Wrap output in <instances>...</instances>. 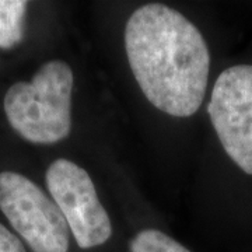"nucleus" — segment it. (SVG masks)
I'll list each match as a JSON object with an SVG mask.
<instances>
[{"label":"nucleus","mask_w":252,"mask_h":252,"mask_svg":"<svg viewBox=\"0 0 252 252\" xmlns=\"http://www.w3.org/2000/svg\"><path fill=\"white\" fill-rule=\"evenodd\" d=\"M0 252H27L23 243L0 223Z\"/></svg>","instance_id":"obj_8"},{"label":"nucleus","mask_w":252,"mask_h":252,"mask_svg":"<svg viewBox=\"0 0 252 252\" xmlns=\"http://www.w3.org/2000/svg\"><path fill=\"white\" fill-rule=\"evenodd\" d=\"M129 250L130 252H190L170 235L154 228L137 233L129 244Z\"/></svg>","instance_id":"obj_7"},{"label":"nucleus","mask_w":252,"mask_h":252,"mask_svg":"<svg viewBox=\"0 0 252 252\" xmlns=\"http://www.w3.org/2000/svg\"><path fill=\"white\" fill-rule=\"evenodd\" d=\"M73 72L62 61L39 67L30 83L20 81L4 95V112L11 127L31 143L52 144L72 129Z\"/></svg>","instance_id":"obj_2"},{"label":"nucleus","mask_w":252,"mask_h":252,"mask_svg":"<svg viewBox=\"0 0 252 252\" xmlns=\"http://www.w3.org/2000/svg\"><path fill=\"white\" fill-rule=\"evenodd\" d=\"M27 1L0 0V48L10 49L23 38V21Z\"/></svg>","instance_id":"obj_6"},{"label":"nucleus","mask_w":252,"mask_h":252,"mask_svg":"<svg viewBox=\"0 0 252 252\" xmlns=\"http://www.w3.org/2000/svg\"><path fill=\"white\" fill-rule=\"evenodd\" d=\"M46 187L80 248L89 250L108 241L111 219L84 168L66 158L55 160L46 170Z\"/></svg>","instance_id":"obj_4"},{"label":"nucleus","mask_w":252,"mask_h":252,"mask_svg":"<svg viewBox=\"0 0 252 252\" xmlns=\"http://www.w3.org/2000/svg\"><path fill=\"white\" fill-rule=\"evenodd\" d=\"M125 49L150 104L177 118L198 111L207 89L210 54L188 18L160 3L142 6L126 23Z\"/></svg>","instance_id":"obj_1"},{"label":"nucleus","mask_w":252,"mask_h":252,"mask_svg":"<svg viewBox=\"0 0 252 252\" xmlns=\"http://www.w3.org/2000/svg\"><path fill=\"white\" fill-rule=\"evenodd\" d=\"M0 210L32 252H67L70 228L54 199L27 177L0 172Z\"/></svg>","instance_id":"obj_3"},{"label":"nucleus","mask_w":252,"mask_h":252,"mask_svg":"<svg viewBox=\"0 0 252 252\" xmlns=\"http://www.w3.org/2000/svg\"><path fill=\"white\" fill-rule=\"evenodd\" d=\"M207 112L225 153L252 175V64L220 73Z\"/></svg>","instance_id":"obj_5"}]
</instances>
